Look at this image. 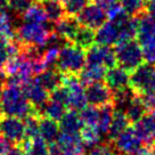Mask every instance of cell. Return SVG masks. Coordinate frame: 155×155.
<instances>
[{
	"label": "cell",
	"mask_w": 155,
	"mask_h": 155,
	"mask_svg": "<svg viewBox=\"0 0 155 155\" xmlns=\"http://www.w3.org/2000/svg\"><path fill=\"white\" fill-rule=\"evenodd\" d=\"M37 112V108L26 98L19 84L4 82L1 86V116H16L25 119Z\"/></svg>",
	"instance_id": "6da1fadb"
},
{
	"label": "cell",
	"mask_w": 155,
	"mask_h": 155,
	"mask_svg": "<svg viewBox=\"0 0 155 155\" xmlns=\"http://www.w3.org/2000/svg\"><path fill=\"white\" fill-rule=\"evenodd\" d=\"M86 63V50L73 42H66L59 50L56 68L64 74H79Z\"/></svg>",
	"instance_id": "7a4b0ae2"
},
{
	"label": "cell",
	"mask_w": 155,
	"mask_h": 155,
	"mask_svg": "<svg viewBox=\"0 0 155 155\" xmlns=\"http://www.w3.org/2000/svg\"><path fill=\"white\" fill-rule=\"evenodd\" d=\"M4 75L8 82L16 83L19 86L24 84L34 75L31 58L22 51L9 58L4 68Z\"/></svg>",
	"instance_id": "3957f363"
},
{
	"label": "cell",
	"mask_w": 155,
	"mask_h": 155,
	"mask_svg": "<svg viewBox=\"0 0 155 155\" xmlns=\"http://www.w3.org/2000/svg\"><path fill=\"white\" fill-rule=\"evenodd\" d=\"M54 30L49 28L47 23L38 24V23H22L16 29L15 37L25 46H34V47H47L48 40Z\"/></svg>",
	"instance_id": "277c9868"
},
{
	"label": "cell",
	"mask_w": 155,
	"mask_h": 155,
	"mask_svg": "<svg viewBox=\"0 0 155 155\" xmlns=\"http://www.w3.org/2000/svg\"><path fill=\"white\" fill-rule=\"evenodd\" d=\"M130 87L138 95L148 96L155 92V64L141 63L130 75Z\"/></svg>",
	"instance_id": "5b68a950"
},
{
	"label": "cell",
	"mask_w": 155,
	"mask_h": 155,
	"mask_svg": "<svg viewBox=\"0 0 155 155\" xmlns=\"http://www.w3.org/2000/svg\"><path fill=\"white\" fill-rule=\"evenodd\" d=\"M114 50L117 64L129 72H132L144 61L140 45L135 40L116 44Z\"/></svg>",
	"instance_id": "8992f818"
},
{
	"label": "cell",
	"mask_w": 155,
	"mask_h": 155,
	"mask_svg": "<svg viewBox=\"0 0 155 155\" xmlns=\"http://www.w3.org/2000/svg\"><path fill=\"white\" fill-rule=\"evenodd\" d=\"M63 84L68 90V107L74 111H82L88 102L79 74H64Z\"/></svg>",
	"instance_id": "52a82bcc"
},
{
	"label": "cell",
	"mask_w": 155,
	"mask_h": 155,
	"mask_svg": "<svg viewBox=\"0 0 155 155\" xmlns=\"http://www.w3.org/2000/svg\"><path fill=\"white\" fill-rule=\"evenodd\" d=\"M0 134L13 144H21L26 138L23 119L16 116H0Z\"/></svg>",
	"instance_id": "ba28073f"
},
{
	"label": "cell",
	"mask_w": 155,
	"mask_h": 155,
	"mask_svg": "<svg viewBox=\"0 0 155 155\" xmlns=\"http://www.w3.org/2000/svg\"><path fill=\"white\" fill-rule=\"evenodd\" d=\"M86 64L102 65L107 70L114 68L117 64L115 50L110 46H103L99 44H94L86 50Z\"/></svg>",
	"instance_id": "9c48e42d"
},
{
	"label": "cell",
	"mask_w": 155,
	"mask_h": 155,
	"mask_svg": "<svg viewBox=\"0 0 155 155\" xmlns=\"http://www.w3.org/2000/svg\"><path fill=\"white\" fill-rule=\"evenodd\" d=\"M79 23L83 26L90 28L92 30H97L101 28L107 19L106 10L102 6L97 5L96 2L88 4L79 14L77 15Z\"/></svg>",
	"instance_id": "30bf717a"
},
{
	"label": "cell",
	"mask_w": 155,
	"mask_h": 155,
	"mask_svg": "<svg viewBox=\"0 0 155 155\" xmlns=\"http://www.w3.org/2000/svg\"><path fill=\"white\" fill-rule=\"evenodd\" d=\"M87 102L96 107H102L107 104H113L114 91L106 84V82L97 81L86 88Z\"/></svg>",
	"instance_id": "8fae6325"
},
{
	"label": "cell",
	"mask_w": 155,
	"mask_h": 155,
	"mask_svg": "<svg viewBox=\"0 0 155 155\" xmlns=\"http://www.w3.org/2000/svg\"><path fill=\"white\" fill-rule=\"evenodd\" d=\"M113 146L120 154L132 155L143 147V143L135 129L128 128L113 139Z\"/></svg>",
	"instance_id": "7c38bea8"
},
{
	"label": "cell",
	"mask_w": 155,
	"mask_h": 155,
	"mask_svg": "<svg viewBox=\"0 0 155 155\" xmlns=\"http://www.w3.org/2000/svg\"><path fill=\"white\" fill-rule=\"evenodd\" d=\"M135 131L143 144H155V112L148 111L138 122L135 123Z\"/></svg>",
	"instance_id": "4fadbf2b"
},
{
	"label": "cell",
	"mask_w": 155,
	"mask_h": 155,
	"mask_svg": "<svg viewBox=\"0 0 155 155\" xmlns=\"http://www.w3.org/2000/svg\"><path fill=\"white\" fill-rule=\"evenodd\" d=\"M56 141L61 147L62 155H84L86 153V146L81 140L80 135L65 134L61 131Z\"/></svg>",
	"instance_id": "5bb4252c"
},
{
	"label": "cell",
	"mask_w": 155,
	"mask_h": 155,
	"mask_svg": "<svg viewBox=\"0 0 155 155\" xmlns=\"http://www.w3.org/2000/svg\"><path fill=\"white\" fill-rule=\"evenodd\" d=\"M23 91H24L26 98L29 99V102L33 105L37 110L40 106H42L49 99L50 92L46 90L41 84L35 81V79H31L29 81H26L24 84H22Z\"/></svg>",
	"instance_id": "9a60e30c"
},
{
	"label": "cell",
	"mask_w": 155,
	"mask_h": 155,
	"mask_svg": "<svg viewBox=\"0 0 155 155\" xmlns=\"http://www.w3.org/2000/svg\"><path fill=\"white\" fill-rule=\"evenodd\" d=\"M126 68L119 66L108 68L105 74V82L113 91H119L130 86V74Z\"/></svg>",
	"instance_id": "2e32d148"
},
{
	"label": "cell",
	"mask_w": 155,
	"mask_h": 155,
	"mask_svg": "<svg viewBox=\"0 0 155 155\" xmlns=\"http://www.w3.org/2000/svg\"><path fill=\"white\" fill-rule=\"evenodd\" d=\"M80 25L81 24L79 23L75 16L64 15L62 18L55 23L54 31L63 39L65 42H73Z\"/></svg>",
	"instance_id": "e0dca14e"
},
{
	"label": "cell",
	"mask_w": 155,
	"mask_h": 155,
	"mask_svg": "<svg viewBox=\"0 0 155 155\" xmlns=\"http://www.w3.org/2000/svg\"><path fill=\"white\" fill-rule=\"evenodd\" d=\"M64 73H62L57 68H49L35 75V81L39 82L42 87L51 92L56 88L63 84Z\"/></svg>",
	"instance_id": "ac0fdd59"
},
{
	"label": "cell",
	"mask_w": 155,
	"mask_h": 155,
	"mask_svg": "<svg viewBox=\"0 0 155 155\" xmlns=\"http://www.w3.org/2000/svg\"><path fill=\"white\" fill-rule=\"evenodd\" d=\"M120 35V29L113 22L108 21L97 29L96 32V44L103 45V46H114L119 41Z\"/></svg>",
	"instance_id": "d6986e66"
},
{
	"label": "cell",
	"mask_w": 155,
	"mask_h": 155,
	"mask_svg": "<svg viewBox=\"0 0 155 155\" xmlns=\"http://www.w3.org/2000/svg\"><path fill=\"white\" fill-rule=\"evenodd\" d=\"M82 128L83 122L78 111L70 110L65 112V114L61 120V124H59V129L62 132L80 135V131L82 130Z\"/></svg>",
	"instance_id": "ffe728a7"
},
{
	"label": "cell",
	"mask_w": 155,
	"mask_h": 155,
	"mask_svg": "<svg viewBox=\"0 0 155 155\" xmlns=\"http://www.w3.org/2000/svg\"><path fill=\"white\" fill-rule=\"evenodd\" d=\"M147 112H148V107L146 105L145 99L141 95H138V94L134 97V99L129 103V105L124 110V113L129 122L134 124L139 121Z\"/></svg>",
	"instance_id": "44dd1931"
},
{
	"label": "cell",
	"mask_w": 155,
	"mask_h": 155,
	"mask_svg": "<svg viewBox=\"0 0 155 155\" xmlns=\"http://www.w3.org/2000/svg\"><path fill=\"white\" fill-rule=\"evenodd\" d=\"M107 68L102 65H94V64H86L82 71L79 73V79L83 86H89L97 81H102L105 78Z\"/></svg>",
	"instance_id": "7402d4cb"
},
{
	"label": "cell",
	"mask_w": 155,
	"mask_h": 155,
	"mask_svg": "<svg viewBox=\"0 0 155 155\" xmlns=\"http://www.w3.org/2000/svg\"><path fill=\"white\" fill-rule=\"evenodd\" d=\"M38 113L41 116H46L49 117L54 121H61L62 117L65 114V106L59 104V103L55 102L53 99L49 98L47 102L45 103L42 106H40L37 110Z\"/></svg>",
	"instance_id": "603a6c76"
},
{
	"label": "cell",
	"mask_w": 155,
	"mask_h": 155,
	"mask_svg": "<svg viewBox=\"0 0 155 155\" xmlns=\"http://www.w3.org/2000/svg\"><path fill=\"white\" fill-rule=\"evenodd\" d=\"M129 124H130V122L128 120L124 111L115 110L114 114H113V120H112L111 127H110L108 132H107L110 139L113 140L114 138H116L121 132H123L126 129L129 128Z\"/></svg>",
	"instance_id": "cb8c5ba5"
},
{
	"label": "cell",
	"mask_w": 155,
	"mask_h": 155,
	"mask_svg": "<svg viewBox=\"0 0 155 155\" xmlns=\"http://www.w3.org/2000/svg\"><path fill=\"white\" fill-rule=\"evenodd\" d=\"M22 21L24 23H38V24H45L48 22V17L45 12L44 6L40 1H35L29 9L22 15Z\"/></svg>",
	"instance_id": "d4e9b609"
},
{
	"label": "cell",
	"mask_w": 155,
	"mask_h": 155,
	"mask_svg": "<svg viewBox=\"0 0 155 155\" xmlns=\"http://www.w3.org/2000/svg\"><path fill=\"white\" fill-rule=\"evenodd\" d=\"M59 126L57 121H54L49 117L41 116L40 117V136L47 143H53L57 139L59 135Z\"/></svg>",
	"instance_id": "484cf974"
},
{
	"label": "cell",
	"mask_w": 155,
	"mask_h": 155,
	"mask_svg": "<svg viewBox=\"0 0 155 155\" xmlns=\"http://www.w3.org/2000/svg\"><path fill=\"white\" fill-rule=\"evenodd\" d=\"M96 42V33L95 30L80 25V28L78 30L77 34L74 37L73 44L78 45L79 47L83 48L84 50H87L88 48H90L92 45Z\"/></svg>",
	"instance_id": "4316f807"
},
{
	"label": "cell",
	"mask_w": 155,
	"mask_h": 155,
	"mask_svg": "<svg viewBox=\"0 0 155 155\" xmlns=\"http://www.w3.org/2000/svg\"><path fill=\"white\" fill-rule=\"evenodd\" d=\"M40 2L44 6L48 21L51 23H56L65 14L63 4L59 0H41Z\"/></svg>",
	"instance_id": "83f0119b"
},
{
	"label": "cell",
	"mask_w": 155,
	"mask_h": 155,
	"mask_svg": "<svg viewBox=\"0 0 155 155\" xmlns=\"http://www.w3.org/2000/svg\"><path fill=\"white\" fill-rule=\"evenodd\" d=\"M114 111H115L114 104H107V105L99 107V119H98V123H97V129L102 134L108 132V129H110L112 120H113Z\"/></svg>",
	"instance_id": "f1b7e54d"
},
{
	"label": "cell",
	"mask_w": 155,
	"mask_h": 155,
	"mask_svg": "<svg viewBox=\"0 0 155 155\" xmlns=\"http://www.w3.org/2000/svg\"><path fill=\"white\" fill-rule=\"evenodd\" d=\"M80 137H81V140L86 147L92 148L101 143L102 132L98 130L96 127L84 126L82 128V130L80 131Z\"/></svg>",
	"instance_id": "f546056e"
},
{
	"label": "cell",
	"mask_w": 155,
	"mask_h": 155,
	"mask_svg": "<svg viewBox=\"0 0 155 155\" xmlns=\"http://www.w3.org/2000/svg\"><path fill=\"white\" fill-rule=\"evenodd\" d=\"M16 30L14 29L13 16L7 12H0V38L13 39L15 38Z\"/></svg>",
	"instance_id": "4dcf8cb0"
},
{
	"label": "cell",
	"mask_w": 155,
	"mask_h": 155,
	"mask_svg": "<svg viewBox=\"0 0 155 155\" xmlns=\"http://www.w3.org/2000/svg\"><path fill=\"white\" fill-rule=\"evenodd\" d=\"M120 5L131 17H139L145 13L147 0H119Z\"/></svg>",
	"instance_id": "1f68e13d"
},
{
	"label": "cell",
	"mask_w": 155,
	"mask_h": 155,
	"mask_svg": "<svg viewBox=\"0 0 155 155\" xmlns=\"http://www.w3.org/2000/svg\"><path fill=\"white\" fill-rule=\"evenodd\" d=\"M40 117H41V115L37 111L24 119L26 138L31 139V138L40 135Z\"/></svg>",
	"instance_id": "d6a6232c"
},
{
	"label": "cell",
	"mask_w": 155,
	"mask_h": 155,
	"mask_svg": "<svg viewBox=\"0 0 155 155\" xmlns=\"http://www.w3.org/2000/svg\"><path fill=\"white\" fill-rule=\"evenodd\" d=\"M80 116L84 126L97 128V123L99 119V107L92 106V105L88 107L86 106L82 111H80Z\"/></svg>",
	"instance_id": "836d02e7"
},
{
	"label": "cell",
	"mask_w": 155,
	"mask_h": 155,
	"mask_svg": "<svg viewBox=\"0 0 155 155\" xmlns=\"http://www.w3.org/2000/svg\"><path fill=\"white\" fill-rule=\"evenodd\" d=\"M29 148L32 155H48V143L41 136L39 135L33 138H29Z\"/></svg>",
	"instance_id": "e575fe53"
},
{
	"label": "cell",
	"mask_w": 155,
	"mask_h": 155,
	"mask_svg": "<svg viewBox=\"0 0 155 155\" xmlns=\"http://www.w3.org/2000/svg\"><path fill=\"white\" fill-rule=\"evenodd\" d=\"M90 0H62L65 14L77 16L89 4Z\"/></svg>",
	"instance_id": "d590c367"
},
{
	"label": "cell",
	"mask_w": 155,
	"mask_h": 155,
	"mask_svg": "<svg viewBox=\"0 0 155 155\" xmlns=\"http://www.w3.org/2000/svg\"><path fill=\"white\" fill-rule=\"evenodd\" d=\"M8 1H9L10 12L15 16L21 18L22 15L24 14L37 0H8Z\"/></svg>",
	"instance_id": "8d00e7d4"
},
{
	"label": "cell",
	"mask_w": 155,
	"mask_h": 155,
	"mask_svg": "<svg viewBox=\"0 0 155 155\" xmlns=\"http://www.w3.org/2000/svg\"><path fill=\"white\" fill-rule=\"evenodd\" d=\"M59 47H47V49H45L42 54V61L47 68H54V65H56L59 56Z\"/></svg>",
	"instance_id": "74e56055"
},
{
	"label": "cell",
	"mask_w": 155,
	"mask_h": 155,
	"mask_svg": "<svg viewBox=\"0 0 155 155\" xmlns=\"http://www.w3.org/2000/svg\"><path fill=\"white\" fill-rule=\"evenodd\" d=\"M49 98L55 101V102L59 103V104H62L65 107H68V90L64 84L59 86L58 88H56L55 90L50 92Z\"/></svg>",
	"instance_id": "f35d334b"
},
{
	"label": "cell",
	"mask_w": 155,
	"mask_h": 155,
	"mask_svg": "<svg viewBox=\"0 0 155 155\" xmlns=\"http://www.w3.org/2000/svg\"><path fill=\"white\" fill-rule=\"evenodd\" d=\"M114 153L111 145L107 144H98L95 147H92L89 152V155H112Z\"/></svg>",
	"instance_id": "ab89813d"
},
{
	"label": "cell",
	"mask_w": 155,
	"mask_h": 155,
	"mask_svg": "<svg viewBox=\"0 0 155 155\" xmlns=\"http://www.w3.org/2000/svg\"><path fill=\"white\" fill-rule=\"evenodd\" d=\"M12 143L7 140L4 136H0V155H6L8 153V150L12 148Z\"/></svg>",
	"instance_id": "60d3db41"
},
{
	"label": "cell",
	"mask_w": 155,
	"mask_h": 155,
	"mask_svg": "<svg viewBox=\"0 0 155 155\" xmlns=\"http://www.w3.org/2000/svg\"><path fill=\"white\" fill-rule=\"evenodd\" d=\"M146 102V105L148 107V111L155 112V92L148 96H143Z\"/></svg>",
	"instance_id": "b9f144b4"
},
{
	"label": "cell",
	"mask_w": 155,
	"mask_h": 155,
	"mask_svg": "<svg viewBox=\"0 0 155 155\" xmlns=\"http://www.w3.org/2000/svg\"><path fill=\"white\" fill-rule=\"evenodd\" d=\"M94 2H96L97 5L102 6L104 9H107L108 7H111L112 5L117 2V0H94Z\"/></svg>",
	"instance_id": "7bdbcfd3"
},
{
	"label": "cell",
	"mask_w": 155,
	"mask_h": 155,
	"mask_svg": "<svg viewBox=\"0 0 155 155\" xmlns=\"http://www.w3.org/2000/svg\"><path fill=\"white\" fill-rule=\"evenodd\" d=\"M146 10H147V14H150L152 17L155 18V0H147Z\"/></svg>",
	"instance_id": "ee69618b"
},
{
	"label": "cell",
	"mask_w": 155,
	"mask_h": 155,
	"mask_svg": "<svg viewBox=\"0 0 155 155\" xmlns=\"http://www.w3.org/2000/svg\"><path fill=\"white\" fill-rule=\"evenodd\" d=\"M23 150L21 148V146H16V147H12L9 150H8V153L6 155H23Z\"/></svg>",
	"instance_id": "f6af8a7d"
},
{
	"label": "cell",
	"mask_w": 155,
	"mask_h": 155,
	"mask_svg": "<svg viewBox=\"0 0 155 155\" xmlns=\"http://www.w3.org/2000/svg\"><path fill=\"white\" fill-rule=\"evenodd\" d=\"M7 8H9V1L8 0H0V12L7 10Z\"/></svg>",
	"instance_id": "bcb514c9"
},
{
	"label": "cell",
	"mask_w": 155,
	"mask_h": 155,
	"mask_svg": "<svg viewBox=\"0 0 155 155\" xmlns=\"http://www.w3.org/2000/svg\"><path fill=\"white\" fill-rule=\"evenodd\" d=\"M4 82H0V116H1V86Z\"/></svg>",
	"instance_id": "7dc6e473"
},
{
	"label": "cell",
	"mask_w": 155,
	"mask_h": 155,
	"mask_svg": "<svg viewBox=\"0 0 155 155\" xmlns=\"http://www.w3.org/2000/svg\"><path fill=\"white\" fill-rule=\"evenodd\" d=\"M23 155H32V154H31L30 152H24V153H23Z\"/></svg>",
	"instance_id": "c3c4849f"
},
{
	"label": "cell",
	"mask_w": 155,
	"mask_h": 155,
	"mask_svg": "<svg viewBox=\"0 0 155 155\" xmlns=\"http://www.w3.org/2000/svg\"><path fill=\"white\" fill-rule=\"evenodd\" d=\"M153 155H155V144H154V148H153Z\"/></svg>",
	"instance_id": "681fc988"
},
{
	"label": "cell",
	"mask_w": 155,
	"mask_h": 155,
	"mask_svg": "<svg viewBox=\"0 0 155 155\" xmlns=\"http://www.w3.org/2000/svg\"><path fill=\"white\" fill-rule=\"evenodd\" d=\"M112 155H120V154H115V153H113V154H112Z\"/></svg>",
	"instance_id": "f907efd6"
}]
</instances>
